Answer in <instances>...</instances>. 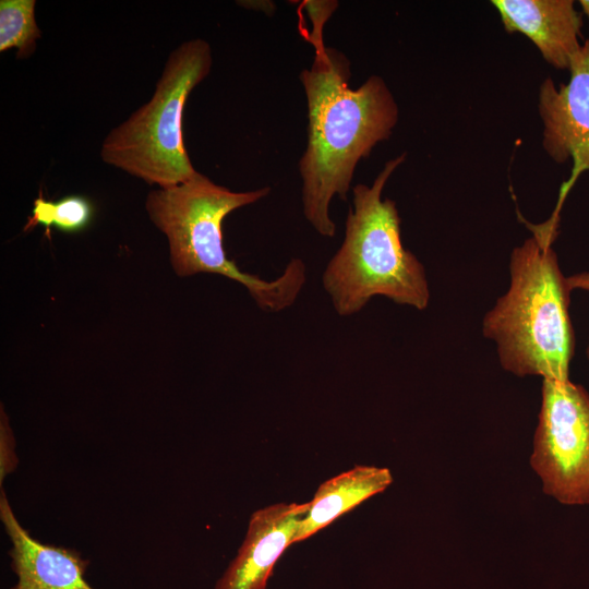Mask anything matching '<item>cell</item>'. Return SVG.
Segmentation results:
<instances>
[{"mask_svg":"<svg viewBox=\"0 0 589 589\" xmlns=\"http://www.w3.org/2000/svg\"><path fill=\"white\" fill-rule=\"evenodd\" d=\"M314 61L300 73L308 103V145L299 161L303 215L317 233L332 238L334 196L347 199L354 169L398 122V105L380 75L357 89L348 85V58L323 39L312 43Z\"/></svg>","mask_w":589,"mask_h":589,"instance_id":"1","label":"cell"},{"mask_svg":"<svg viewBox=\"0 0 589 589\" xmlns=\"http://www.w3.org/2000/svg\"><path fill=\"white\" fill-rule=\"evenodd\" d=\"M558 221L550 218L532 226V237L513 249L509 288L482 322L502 368L520 377L569 380L575 334L568 312L570 290L552 249Z\"/></svg>","mask_w":589,"mask_h":589,"instance_id":"2","label":"cell"},{"mask_svg":"<svg viewBox=\"0 0 589 589\" xmlns=\"http://www.w3.org/2000/svg\"><path fill=\"white\" fill-rule=\"evenodd\" d=\"M407 154L389 159L371 185L352 189L345 238L323 273V287L336 313L350 316L376 297L424 310L430 289L424 266L405 249L396 204L382 193Z\"/></svg>","mask_w":589,"mask_h":589,"instance_id":"3","label":"cell"},{"mask_svg":"<svg viewBox=\"0 0 589 589\" xmlns=\"http://www.w3.org/2000/svg\"><path fill=\"white\" fill-rule=\"evenodd\" d=\"M269 192V187L235 192L199 172L180 184L151 191L145 208L167 237L170 262L178 276H225L243 285L262 311L279 312L294 303L305 284L302 260H290L280 276L265 280L242 272L229 260L223 238V223L231 212L266 197Z\"/></svg>","mask_w":589,"mask_h":589,"instance_id":"4","label":"cell"},{"mask_svg":"<svg viewBox=\"0 0 589 589\" xmlns=\"http://www.w3.org/2000/svg\"><path fill=\"white\" fill-rule=\"evenodd\" d=\"M212 64V49L204 39H189L173 49L152 98L105 137L103 161L159 189L195 177L199 171L183 144L182 116L189 95Z\"/></svg>","mask_w":589,"mask_h":589,"instance_id":"5","label":"cell"},{"mask_svg":"<svg viewBox=\"0 0 589 589\" xmlns=\"http://www.w3.org/2000/svg\"><path fill=\"white\" fill-rule=\"evenodd\" d=\"M530 465L546 495L589 504V393L581 385L543 380Z\"/></svg>","mask_w":589,"mask_h":589,"instance_id":"6","label":"cell"},{"mask_svg":"<svg viewBox=\"0 0 589 589\" xmlns=\"http://www.w3.org/2000/svg\"><path fill=\"white\" fill-rule=\"evenodd\" d=\"M568 70V83L557 87L549 76L538 93L544 151L557 164L573 161L572 175L561 189L554 216H560L562 204L578 177L589 171V39L573 56Z\"/></svg>","mask_w":589,"mask_h":589,"instance_id":"7","label":"cell"},{"mask_svg":"<svg viewBox=\"0 0 589 589\" xmlns=\"http://www.w3.org/2000/svg\"><path fill=\"white\" fill-rule=\"evenodd\" d=\"M308 503H277L255 510L237 555L215 589H266L273 568L292 544Z\"/></svg>","mask_w":589,"mask_h":589,"instance_id":"8","label":"cell"},{"mask_svg":"<svg viewBox=\"0 0 589 589\" xmlns=\"http://www.w3.org/2000/svg\"><path fill=\"white\" fill-rule=\"evenodd\" d=\"M0 519L11 542V568L17 577L11 589H96L85 578L88 561L76 550L34 539L14 515L3 488Z\"/></svg>","mask_w":589,"mask_h":589,"instance_id":"9","label":"cell"},{"mask_svg":"<svg viewBox=\"0 0 589 589\" xmlns=\"http://www.w3.org/2000/svg\"><path fill=\"white\" fill-rule=\"evenodd\" d=\"M507 33L527 36L542 58L558 70L569 69L581 44L582 19L573 0H493Z\"/></svg>","mask_w":589,"mask_h":589,"instance_id":"10","label":"cell"},{"mask_svg":"<svg viewBox=\"0 0 589 589\" xmlns=\"http://www.w3.org/2000/svg\"><path fill=\"white\" fill-rule=\"evenodd\" d=\"M392 482L388 468L363 465L324 481L309 502L294 543L306 540L368 498L385 491Z\"/></svg>","mask_w":589,"mask_h":589,"instance_id":"11","label":"cell"},{"mask_svg":"<svg viewBox=\"0 0 589 589\" xmlns=\"http://www.w3.org/2000/svg\"><path fill=\"white\" fill-rule=\"evenodd\" d=\"M94 217L93 203L83 195H67L57 201L35 199L32 214L23 228L25 232L37 226L45 227L49 233L56 228L65 233H77L86 229Z\"/></svg>","mask_w":589,"mask_h":589,"instance_id":"12","label":"cell"},{"mask_svg":"<svg viewBox=\"0 0 589 589\" xmlns=\"http://www.w3.org/2000/svg\"><path fill=\"white\" fill-rule=\"evenodd\" d=\"M35 0L0 1V52L16 48V58L31 57L40 38L35 20Z\"/></svg>","mask_w":589,"mask_h":589,"instance_id":"13","label":"cell"},{"mask_svg":"<svg viewBox=\"0 0 589 589\" xmlns=\"http://www.w3.org/2000/svg\"><path fill=\"white\" fill-rule=\"evenodd\" d=\"M19 459L15 454V441L9 419L3 408L0 410V488L7 476L13 472Z\"/></svg>","mask_w":589,"mask_h":589,"instance_id":"14","label":"cell"},{"mask_svg":"<svg viewBox=\"0 0 589 589\" xmlns=\"http://www.w3.org/2000/svg\"><path fill=\"white\" fill-rule=\"evenodd\" d=\"M569 290L582 289L589 291V272H582L569 277H566Z\"/></svg>","mask_w":589,"mask_h":589,"instance_id":"15","label":"cell"},{"mask_svg":"<svg viewBox=\"0 0 589 589\" xmlns=\"http://www.w3.org/2000/svg\"><path fill=\"white\" fill-rule=\"evenodd\" d=\"M579 4L589 22V0H580Z\"/></svg>","mask_w":589,"mask_h":589,"instance_id":"16","label":"cell"},{"mask_svg":"<svg viewBox=\"0 0 589 589\" xmlns=\"http://www.w3.org/2000/svg\"><path fill=\"white\" fill-rule=\"evenodd\" d=\"M586 353H587V358L589 359V342H588V346H587Z\"/></svg>","mask_w":589,"mask_h":589,"instance_id":"17","label":"cell"}]
</instances>
